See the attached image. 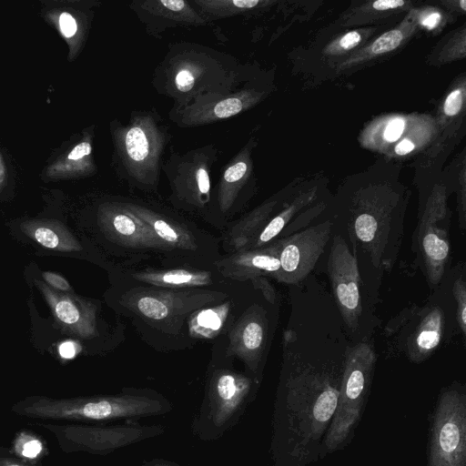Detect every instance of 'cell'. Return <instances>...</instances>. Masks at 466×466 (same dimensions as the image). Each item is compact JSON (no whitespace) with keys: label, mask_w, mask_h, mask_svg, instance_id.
<instances>
[{"label":"cell","mask_w":466,"mask_h":466,"mask_svg":"<svg viewBox=\"0 0 466 466\" xmlns=\"http://www.w3.org/2000/svg\"><path fill=\"white\" fill-rule=\"evenodd\" d=\"M414 149V144L405 138L403 140H401L395 147V152L398 154V155H406L410 152H411L412 150Z\"/></svg>","instance_id":"40"},{"label":"cell","mask_w":466,"mask_h":466,"mask_svg":"<svg viewBox=\"0 0 466 466\" xmlns=\"http://www.w3.org/2000/svg\"><path fill=\"white\" fill-rule=\"evenodd\" d=\"M92 150L90 143L85 141L76 145L68 155V158L71 160H78L90 155Z\"/></svg>","instance_id":"35"},{"label":"cell","mask_w":466,"mask_h":466,"mask_svg":"<svg viewBox=\"0 0 466 466\" xmlns=\"http://www.w3.org/2000/svg\"><path fill=\"white\" fill-rule=\"evenodd\" d=\"M58 327L68 334L80 339L97 336V306L72 292H63L49 287L45 281L35 279Z\"/></svg>","instance_id":"13"},{"label":"cell","mask_w":466,"mask_h":466,"mask_svg":"<svg viewBox=\"0 0 466 466\" xmlns=\"http://www.w3.org/2000/svg\"><path fill=\"white\" fill-rule=\"evenodd\" d=\"M403 39L400 30H391L377 38L370 46L373 54H383L398 47Z\"/></svg>","instance_id":"29"},{"label":"cell","mask_w":466,"mask_h":466,"mask_svg":"<svg viewBox=\"0 0 466 466\" xmlns=\"http://www.w3.org/2000/svg\"><path fill=\"white\" fill-rule=\"evenodd\" d=\"M77 345L73 341H65L58 347V351L61 357L65 359L73 358L77 352Z\"/></svg>","instance_id":"39"},{"label":"cell","mask_w":466,"mask_h":466,"mask_svg":"<svg viewBox=\"0 0 466 466\" xmlns=\"http://www.w3.org/2000/svg\"><path fill=\"white\" fill-rule=\"evenodd\" d=\"M459 4L461 5V8L464 11L466 9V1L461 0Z\"/></svg>","instance_id":"42"},{"label":"cell","mask_w":466,"mask_h":466,"mask_svg":"<svg viewBox=\"0 0 466 466\" xmlns=\"http://www.w3.org/2000/svg\"><path fill=\"white\" fill-rule=\"evenodd\" d=\"M121 205L129 213L144 222L168 251L197 250L198 243L196 237L183 223L145 206L134 203H121Z\"/></svg>","instance_id":"17"},{"label":"cell","mask_w":466,"mask_h":466,"mask_svg":"<svg viewBox=\"0 0 466 466\" xmlns=\"http://www.w3.org/2000/svg\"><path fill=\"white\" fill-rule=\"evenodd\" d=\"M360 35L356 31L347 33L339 41V46L345 50L356 46L360 41Z\"/></svg>","instance_id":"37"},{"label":"cell","mask_w":466,"mask_h":466,"mask_svg":"<svg viewBox=\"0 0 466 466\" xmlns=\"http://www.w3.org/2000/svg\"><path fill=\"white\" fill-rule=\"evenodd\" d=\"M212 393L219 404L220 417L228 416L244 399L250 389L248 378L229 371L218 370L212 379Z\"/></svg>","instance_id":"25"},{"label":"cell","mask_w":466,"mask_h":466,"mask_svg":"<svg viewBox=\"0 0 466 466\" xmlns=\"http://www.w3.org/2000/svg\"><path fill=\"white\" fill-rule=\"evenodd\" d=\"M333 232L334 221L326 220L276 239L280 263L276 280L293 286L302 283L314 269Z\"/></svg>","instance_id":"10"},{"label":"cell","mask_w":466,"mask_h":466,"mask_svg":"<svg viewBox=\"0 0 466 466\" xmlns=\"http://www.w3.org/2000/svg\"><path fill=\"white\" fill-rule=\"evenodd\" d=\"M405 127L404 121L401 118L392 119L385 128L384 137L389 142L397 140L402 134Z\"/></svg>","instance_id":"33"},{"label":"cell","mask_w":466,"mask_h":466,"mask_svg":"<svg viewBox=\"0 0 466 466\" xmlns=\"http://www.w3.org/2000/svg\"><path fill=\"white\" fill-rule=\"evenodd\" d=\"M440 20H441V15L439 13H431V14L426 15L421 20V24L425 27H427L429 29H432L439 24Z\"/></svg>","instance_id":"41"},{"label":"cell","mask_w":466,"mask_h":466,"mask_svg":"<svg viewBox=\"0 0 466 466\" xmlns=\"http://www.w3.org/2000/svg\"><path fill=\"white\" fill-rule=\"evenodd\" d=\"M200 15L209 18H221L238 15L257 7L258 0H198L194 1Z\"/></svg>","instance_id":"27"},{"label":"cell","mask_w":466,"mask_h":466,"mask_svg":"<svg viewBox=\"0 0 466 466\" xmlns=\"http://www.w3.org/2000/svg\"><path fill=\"white\" fill-rule=\"evenodd\" d=\"M116 153L127 175L143 186L158 181L159 161L165 147L164 132L149 115L133 116L116 128Z\"/></svg>","instance_id":"7"},{"label":"cell","mask_w":466,"mask_h":466,"mask_svg":"<svg viewBox=\"0 0 466 466\" xmlns=\"http://www.w3.org/2000/svg\"><path fill=\"white\" fill-rule=\"evenodd\" d=\"M232 313L231 300L196 310L187 319L189 335L198 339H215L226 327H229Z\"/></svg>","instance_id":"23"},{"label":"cell","mask_w":466,"mask_h":466,"mask_svg":"<svg viewBox=\"0 0 466 466\" xmlns=\"http://www.w3.org/2000/svg\"><path fill=\"white\" fill-rule=\"evenodd\" d=\"M428 466H466V395L461 385L444 389L434 410Z\"/></svg>","instance_id":"6"},{"label":"cell","mask_w":466,"mask_h":466,"mask_svg":"<svg viewBox=\"0 0 466 466\" xmlns=\"http://www.w3.org/2000/svg\"><path fill=\"white\" fill-rule=\"evenodd\" d=\"M130 276L136 281L163 289H204L214 283L212 272L187 268L146 269Z\"/></svg>","instance_id":"19"},{"label":"cell","mask_w":466,"mask_h":466,"mask_svg":"<svg viewBox=\"0 0 466 466\" xmlns=\"http://www.w3.org/2000/svg\"><path fill=\"white\" fill-rule=\"evenodd\" d=\"M462 100V92L460 89L453 90L445 100L444 113L449 116L457 115L461 111Z\"/></svg>","instance_id":"32"},{"label":"cell","mask_w":466,"mask_h":466,"mask_svg":"<svg viewBox=\"0 0 466 466\" xmlns=\"http://www.w3.org/2000/svg\"><path fill=\"white\" fill-rule=\"evenodd\" d=\"M7 466H21V465H19V464H15V463H12V464H9V465H7Z\"/></svg>","instance_id":"43"},{"label":"cell","mask_w":466,"mask_h":466,"mask_svg":"<svg viewBox=\"0 0 466 466\" xmlns=\"http://www.w3.org/2000/svg\"><path fill=\"white\" fill-rule=\"evenodd\" d=\"M327 261L332 299L352 342L368 341L374 318L366 295L369 289L360 272L358 260L343 234L333 232Z\"/></svg>","instance_id":"2"},{"label":"cell","mask_w":466,"mask_h":466,"mask_svg":"<svg viewBox=\"0 0 466 466\" xmlns=\"http://www.w3.org/2000/svg\"><path fill=\"white\" fill-rule=\"evenodd\" d=\"M405 4L402 0H378L372 4V7L379 11L398 8Z\"/></svg>","instance_id":"38"},{"label":"cell","mask_w":466,"mask_h":466,"mask_svg":"<svg viewBox=\"0 0 466 466\" xmlns=\"http://www.w3.org/2000/svg\"><path fill=\"white\" fill-rule=\"evenodd\" d=\"M161 409L155 400L124 395L69 400L42 398L25 405L22 412L42 419L103 420L156 413Z\"/></svg>","instance_id":"5"},{"label":"cell","mask_w":466,"mask_h":466,"mask_svg":"<svg viewBox=\"0 0 466 466\" xmlns=\"http://www.w3.org/2000/svg\"><path fill=\"white\" fill-rule=\"evenodd\" d=\"M446 326L441 305L430 303L404 309L389 324L387 330L394 334L397 347L415 363L424 361L440 346Z\"/></svg>","instance_id":"8"},{"label":"cell","mask_w":466,"mask_h":466,"mask_svg":"<svg viewBox=\"0 0 466 466\" xmlns=\"http://www.w3.org/2000/svg\"><path fill=\"white\" fill-rule=\"evenodd\" d=\"M98 225L110 241L123 248L168 251L150 228L125 209L121 203L104 207L98 215Z\"/></svg>","instance_id":"14"},{"label":"cell","mask_w":466,"mask_h":466,"mask_svg":"<svg viewBox=\"0 0 466 466\" xmlns=\"http://www.w3.org/2000/svg\"><path fill=\"white\" fill-rule=\"evenodd\" d=\"M350 342L332 296L318 284L295 287L281 372L289 466H307L320 456Z\"/></svg>","instance_id":"1"},{"label":"cell","mask_w":466,"mask_h":466,"mask_svg":"<svg viewBox=\"0 0 466 466\" xmlns=\"http://www.w3.org/2000/svg\"><path fill=\"white\" fill-rule=\"evenodd\" d=\"M42 277L44 281L54 289L63 292H72L71 286L61 275L55 272L45 271L42 273Z\"/></svg>","instance_id":"31"},{"label":"cell","mask_w":466,"mask_h":466,"mask_svg":"<svg viewBox=\"0 0 466 466\" xmlns=\"http://www.w3.org/2000/svg\"><path fill=\"white\" fill-rule=\"evenodd\" d=\"M450 220L442 202L434 201L415 228L413 249L431 288L446 274L450 260Z\"/></svg>","instance_id":"11"},{"label":"cell","mask_w":466,"mask_h":466,"mask_svg":"<svg viewBox=\"0 0 466 466\" xmlns=\"http://www.w3.org/2000/svg\"><path fill=\"white\" fill-rule=\"evenodd\" d=\"M207 70V66L198 59H181L173 68L172 85L176 91L194 95L197 84Z\"/></svg>","instance_id":"26"},{"label":"cell","mask_w":466,"mask_h":466,"mask_svg":"<svg viewBox=\"0 0 466 466\" xmlns=\"http://www.w3.org/2000/svg\"><path fill=\"white\" fill-rule=\"evenodd\" d=\"M250 173V161L247 149L239 151L223 171L218 189V206L222 215L228 214L235 205Z\"/></svg>","instance_id":"22"},{"label":"cell","mask_w":466,"mask_h":466,"mask_svg":"<svg viewBox=\"0 0 466 466\" xmlns=\"http://www.w3.org/2000/svg\"><path fill=\"white\" fill-rule=\"evenodd\" d=\"M215 267L223 277L234 280L247 281L260 276L276 279L280 269L278 242L230 253L217 260Z\"/></svg>","instance_id":"15"},{"label":"cell","mask_w":466,"mask_h":466,"mask_svg":"<svg viewBox=\"0 0 466 466\" xmlns=\"http://www.w3.org/2000/svg\"><path fill=\"white\" fill-rule=\"evenodd\" d=\"M276 201L264 203L230 226L225 233L224 240L231 253L247 248L272 217Z\"/></svg>","instance_id":"24"},{"label":"cell","mask_w":466,"mask_h":466,"mask_svg":"<svg viewBox=\"0 0 466 466\" xmlns=\"http://www.w3.org/2000/svg\"><path fill=\"white\" fill-rule=\"evenodd\" d=\"M269 339L267 310L259 304L249 306L228 329L227 353L237 356L254 372L259 369Z\"/></svg>","instance_id":"12"},{"label":"cell","mask_w":466,"mask_h":466,"mask_svg":"<svg viewBox=\"0 0 466 466\" xmlns=\"http://www.w3.org/2000/svg\"><path fill=\"white\" fill-rule=\"evenodd\" d=\"M137 13L142 19L164 22L166 25H204L206 19L184 0H149L138 3Z\"/></svg>","instance_id":"20"},{"label":"cell","mask_w":466,"mask_h":466,"mask_svg":"<svg viewBox=\"0 0 466 466\" xmlns=\"http://www.w3.org/2000/svg\"><path fill=\"white\" fill-rule=\"evenodd\" d=\"M42 451V444L38 440H30L25 442L22 449V454L26 458H35Z\"/></svg>","instance_id":"36"},{"label":"cell","mask_w":466,"mask_h":466,"mask_svg":"<svg viewBox=\"0 0 466 466\" xmlns=\"http://www.w3.org/2000/svg\"><path fill=\"white\" fill-rule=\"evenodd\" d=\"M146 430L147 429L66 427L62 431L75 444L92 451H106L141 439Z\"/></svg>","instance_id":"18"},{"label":"cell","mask_w":466,"mask_h":466,"mask_svg":"<svg viewBox=\"0 0 466 466\" xmlns=\"http://www.w3.org/2000/svg\"><path fill=\"white\" fill-rule=\"evenodd\" d=\"M21 231L44 248L72 252L82 250V246L63 224L46 219L28 220L21 224Z\"/></svg>","instance_id":"21"},{"label":"cell","mask_w":466,"mask_h":466,"mask_svg":"<svg viewBox=\"0 0 466 466\" xmlns=\"http://www.w3.org/2000/svg\"><path fill=\"white\" fill-rule=\"evenodd\" d=\"M252 95L248 90H242L229 95H215V99L196 98L195 102L179 110V122L196 126L236 116L251 105Z\"/></svg>","instance_id":"16"},{"label":"cell","mask_w":466,"mask_h":466,"mask_svg":"<svg viewBox=\"0 0 466 466\" xmlns=\"http://www.w3.org/2000/svg\"><path fill=\"white\" fill-rule=\"evenodd\" d=\"M227 293L207 289L137 287L121 296L120 304L164 331H175L196 310L224 301Z\"/></svg>","instance_id":"4"},{"label":"cell","mask_w":466,"mask_h":466,"mask_svg":"<svg viewBox=\"0 0 466 466\" xmlns=\"http://www.w3.org/2000/svg\"><path fill=\"white\" fill-rule=\"evenodd\" d=\"M60 27L63 34L69 37L76 32V23L75 19L67 13H63L60 16Z\"/></svg>","instance_id":"34"},{"label":"cell","mask_w":466,"mask_h":466,"mask_svg":"<svg viewBox=\"0 0 466 466\" xmlns=\"http://www.w3.org/2000/svg\"><path fill=\"white\" fill-rule=\"evenodd\" d=\"M201 148L180 157L168 165L167 173L174 202L180 208L203 216L211 221L210 167L215 152Z\"/></svg>","instance_id":"9"},{"label":"cell","mask_w":466,"mask_h":466,"mask_svg":"<svg viewBox=\"0 0 466 466\" xmlns=\"http://www.w3.org/2000/svg\"><path fill=\"white\" fill-rule=\"evenodd\" d=\"M251 283L253 287L257 289H259L264 296L265 299L270 304H276L277 302V293L274 287L268 280L267 277H257L252 279Z\"/></svg>","instance_id":"30"},{"label":"cell","mask_w":466,"mask_h":466,"mask_svg":"<svg viewBox=\"0 0 466 466\" xmlns=\"http://www.w3.org/2000/svg\"><path fill=\"white\" fill-rule=\"evenodd\" d=\"M452 295L456 304V320L459 329L465 336L466 332V282L464 274L460 275L452 284Z\"/></svg>","instance_id":"28"},{"label":"cell","mask_w":466,"mask_h":466,"mask_svg":"<svg viewBox=\"0 0 466 466\" xmlns=\"http://www.w3.org/2000/svg\"><path fill=\"white\" fill-rule=\"evenodd\" d=\"M376 360L369 341L349 344L336 410L323 439L321 452L339 450L351 438L369 396Z\"/></svg>","instance_id":"3"}]
</instances>
